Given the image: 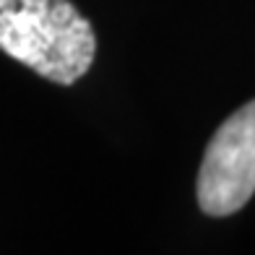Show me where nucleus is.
Segmentation results:
<instances>
[{
	"label": "nucleus",
	"instance_id": "nucleus-2",
	"mask_svg": "<svg viewBox=\"0 0 255 255\" xmlns=\"http://www.w3.org/2000/svg\"><path fill=\"white\" fill-rule=\"evenodd\" d=\"M255 193V99L219 125L198 172V206L208 216L240 211Z\"/></svg>",
	"mask_w": 255,
	"mask_h": 255
},
{
	"label": "nucleus",
	"instance_id": "nucleus-1",
	"mask_svg": "<svg viewBox=\"0 0 255 255\" xmlns=\"http://www.w3.org/2000/svg\"><path fill=\"white\" fill-rule=\"evenodd\" d=\"M0 50L71 86L94 63L97 37L71 0H0Z\"/></svg>",
	"mask_w": 255,
	"mask_h": 255
}]
</instances>
